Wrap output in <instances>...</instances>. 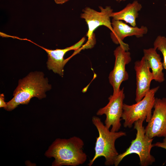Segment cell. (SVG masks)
I'll use <instances>...</instances> for the list:
<instances>
[{
  "label": "cell",
  "instance_id": "cell-8",
  "mask_svg": "<svg viewBox=\"0 0 166 166\" xmlns=\"http://www.w3.org/2000/svg\"><path fill=\"white\" fill-rule=\"evenodd\" d=\"M129 49V45L127 44L125 45H120L114 51L115 57L114 67L109 77V83L113 88V94L120 90L121 83L128 79V74L125 67L131 61Z\"/></svg>",
  "mask_w": 166,
  "mask_h": 166
},
{
  "label": "cell",
  "instance_id": "cell-17",
  "mask_svg": "<svg viewBox=\"0 0 166 166\" xmlns=\"http://www.w3.org/2000/svg\"><path fill=\"white\" fill-rule=\"evenodd\" d=\"M7 106V103L4 101V95L2 93L0 95V107L5 109Z\"/></svg>",
  "mask_w": 166,
  "mask_h": 166
},
{
  "label": "cell",
  "instance_id": "cell-10",
  "mask_svg": "<svg viewBox=\"0 0 166 166\" xmlns=\"http://www.w3.org/2000/svg\"><path fill=\"white\" fill-rule=\"evenodd\" d=\"M134 69L136 79L135 100L137 102L144 98L150 89L151 83L154 78L147 61L143 56L140 60L135 62Z\"/></svg>",
  "mask_w": 166,
  "mask_h": 166
},
{
  "label": "cell",
  "instance_id": "cell-16",
  "mask_svg": "<svg viewBox=\"0 0 166 166\" xmlns=\"http://www.w3.org/2000/svg\"><path fill=\"white\" fill-rule=\"evenodd\" d=\"M153 146L163 148L166 150V137H164L162 142H158L153 144Z\"/></svg>",
  "mask_w": 166,
  "mask_h": 166
},
{
  "label": "cell",
  "instance_id": "cell-15",
  "mask_svg": "<svg viewBox=\"0 0 166 166\" xmlns=\"http://www.w3.org/2000/svg\"><path fill=\"white\" fill-rule=\"evenodd\" d=\"M154 48L162 53L163 57V66L166 70V37L158 36L153 43Z\"/></svg>",
  "mask_w": 166,
  "mask_h": 166
},
{
  "label": "cell",
  "instance_id": "cell-7",
  "mask_svg": "<svg viewBox=\"0 0 166 166\" xmlns=\"http://www.w3.org/2000/svg\"><path fill=\"white\" fill-rule=\"evenodd\" d=\"M124 98L123 88L115 94L111 95L108 98L109 101L107 105L100 109L96 113L97 116H106L104 124L109 129L111 127L112 131L117 132L121 128Z\"/></svg>",
  "mask_w": 166,
  "mask_h": 166
},
{
  "label": "cell",
  "instance_id": "cell-18",
  "mask_svg": "<svg viewBox=\"0 0 166 166\" xmlns=\"http://www.w3.org/2000/svg\"><path fill=\"white\" fill-rule=\"evenodd\" d=\"M69 0H54V1L57 4H62L66 2Z\"/></svg>",
  "mask_w": 166,
  "mask_h": 166
},
{
  "label": "cell",
  "instance_id": "cell-13",
  "mask_svg": "<svg viewBox=\"0 0 166 166\" xmlns=\"http://www.w3.org/2000/svg\"><path fill=\"white\" fill-rule=\"evenodd\" d=\"M143 57L146 59L150 69L153 74L154 80L161 83L165 80L163 72V62L159 54L155 48H150L143 49Z\"/></svg>",
  "mask_w": 166,
  "mask_h": 166
},
{
  "label": "cell",
  "instance_id": "cell-6",
  "mask_svg": "<svg viewBox=\"0 0 166 166\" xmlns=\"http://www.w3.org/2000/svg\"><path fill=\"white\" fill-rule=\"evenodd\" d=\"M101 11H97L89 7H86L83 10V13L80 17L85 20L88 27L86 34L88 40L86 43L82 47V49L92 48L96 43L95 38L93 32L98 27L105 26L113 31L112 23L110 21L111 15L113 10L110 6H106L105 8L99 6Z\"/></svg>",
  "mask_w": 166,
  "mask_h": 166
},
{
  "label": "cell",
  "instance_id": "cell-2",
  "mask_svg": "<svg viewBox=\"0 0 166 166\" xmlns=\"http://www.w3.org/2000/svg\"><path fill=\"white\" fill-rule=\"evenodd\" d=\"M48 79L43 73H30L18 81V86L14 92V97L7 103L5 109L8 111L13 110L20 104H27L31 98L36 97L39 99L46 97L45 92L51 89Z\"/></svg>",
  "mask_w": 166,
  "mask_h": 166
},
{
  "label": "cell",
  "instance_id": "cell-11",
  "mask_svg": "<svg viewBox=\"0 0 166 166\" xmlns=\"http://www.w3.org/2000/svg\"><path fill=\"white\" fill-rule=\"evenodd\" d=\"M85 38L83 37L78 42L73 45L64 49H57L55 50L49 49L35 44L44 49L48 54L47 67L49 70H52L55 73L59 74L61 76L63 75L64 67L69 60L68 58L65 59L64 56L68 51L74 50H77L84 42Z\"/></svg>",
  "mask_w": 166,
  "mask_h": 166
},
{
  "label": "cell",
  "instance_id": "cell-5",
  "mask_svg": "<svg viewBox=\"0 0 166 166\" xmlns=\"http://www.w3.org/2000/svg\"><path fill=\"white\" fill-rule=\"evenodd\" d=\"M159 86L150 89L144 98L135 104L128 105L124 103L122 120L125 128H131L134 122L143 119L148 122L152 116V110L155 100V94Z\"/></svg>",
  "mask_w": 166,
  "mask_h": 166
},
{
  "label": "cell",
  "instance_id": "cell-14",
  "mask_svg": "<svg viewBox=\"0 0 166 166\" xmlns=\"http://www.w3.org/2000/svg\"><path fill=\"white\" fill-rule=\"evenodd\" d=\"M142 8L141 5L137 1L129 3L121 10L113 12L111 17L115 20H123L131 26H136V19L138 18V12Z\"/></svg>",
  "mask_w": 166,
  "mask_h": 166
},
{
  "label": "cell",
  "instance_id": "cell-3",
  "mask_svg": "<svg viewBox=\"0 0 166 166\" xmlns=\"http://www.w3.org/2000/svg\"><path fill=\"white\" fill-rule=\"evenodd\" d=\"M92 121L97 130L98 136L96 138L94 155L89 160L88 165L92 166L96 159L103 156L105 159V165H113L119 154L116 148L115 141L121 137L126 136V133L121 131L113 132L110 130L97 116H93Z\"/></svg>",
  "mask_w": 166,
  "mask_h": 166
},
{
  "label": "cell",
  "instance_id": "cell-4",
  "mask_svg": "<svg viewBox=\"0 0 166 166\" xmlns=\"http://www.w3.org/2000/svg\"><path fill=\"white\" fill-rule=\"evenodd\" d=\"M144 119H141L135 121L134 128L136 131V137L131 142L129 147L125 151L119 154L114 163L117 166L126 156L132 154H137L140 159L139 165L141 166H148L155 162V157L151 154L152 148L153 147L152 142L153 138L147 136L145 133V128L143 125Z\"/></svg>",
  "mask_w": 166,
  "mask_h": 166
},
{
  "label": "cell",
  "instance_id": "cell-12",
  "mask_svg": "<svg viewBox=\"0 0 166 166\" xmlns=\"http://www.w3.org/2000/svg\"><path fill=\"white\" fill-rule=\"evenodd\" d=\"M112 25L113 31L110 33V37L114 43L120 45H125L123 42L127 37L135 36L137 38L142 37L148 32L147 27L142 26L140 28L129 26L121 20L113 19Z\"/></svg>",
  "mask_w": 166,
  "mask_h": 166
},
{
  "label": "cell",
  "instance_id": "cell-1",
  "mask_svg": "<svg viewBox=\"0 0 166 166\" xmlns=\"http://www.w3.org/2000/svg\"><path fill=\"white\" fill-rule=\"evenodd\" d=\"M84 143L80 138L74 136L69 139H56L46 152L45 155L53 157V166H77L84 164L87 155L84 151Z\"/></svg>",
  "mask_w": 166,
  "mask_h": 166
},
{
  "label": "cell",
  "instance_id": "cell-19",
  "mask_svg": "<svg viewBox=\"0 0 166 166\" xmlns=\"http://www.w3.org/2000/svg\"></svg>",
  "mask_w": 166,
  "mask_h": 166
},
{
  "label": "cell",
  "instance_id": "cell-9",
  "mask_svg": "<svg viewBox=\"0 0 166 166\" xmlns=\"http://www.w3.org/2000/svg\"><path fill=\"white\" fill-rule=\"evenodd\" d=\"M154 110L151 119L145 128L148 137H166V98H156Z\"/></svg>",
  "mask_w": 166,
  "mask_h": 166
}]
</instances>
